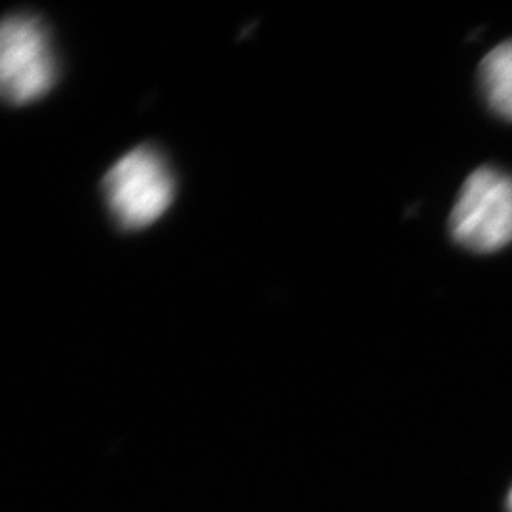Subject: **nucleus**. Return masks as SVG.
I'll use <instances>...</instances> for the list:
<instances>
[{
	"instance_id": "1",
	"label": "nucleus",
	"mask_w": 512,
	"mask_h": 512,
	"mask_svg": "<svg viewBox=\"0 0 512 512\" xmlns=\"http://www.w3.org/2000/svg\"><path fill=\"white\" fill-rule=\"evenodd\" d=\"M110 215L126 230L154 224L175 198V181L164 156L152 147L129 150L103 179Z\"/></svg>"
},
{
	"instance_id": "2",
	"label": "nucleus",
	"mask_w": 512,
	"mask_h": 512,
	"mask_svg": "<svg viewBox=\"0 0 512 512\" xmlns=\"http://www.w3.org/2000/svg\"><path fill=\"white\" fill-rule=\"evenodd\" d=\"M450 232L475 253H495L512 241V177L480 167L463 184L452 209Z\"/></svg>"
},
{
	"instance_id": "3",
	"label": "nucleus",
	"mask_w": 512,
	"mask_h": 512,
	"mask_svg": "<svg viewBox=\"0 0 512 512\" xmlns=\"http://www.w3.org/2000/svg\"><path fill=\"white\" fill-rule=\"evenodd\" d=\"M57 78L52 44L40 19L12 14L0 33V84L6 101L21 107L52 90Z\"/></svg>"
},
{
	"instance_id": "4",
	"label": "nucleus",
	"mask_w": 512,
	"mask_h": 512,
	"mask_svg": "<svg viewBox=\"0 0 512 512\" xmlns=\"http://www.w3.org/2000/svg\"><path fill=\"white\" fill-rule=\"evenodd\" d=\"M480 84L490 109L512 122V40L495 46L482 59Z\"/></svg>"
},
{
	"instance_id": "5",
	"label": "nucleus",
	"mask_w": 512,
	"mask_h": 512,
	"mask_svg": "<svg viewBox=\"0 0 512 512\" xmlns=\"http://www.w3.org/2000/svg\"><path fill=\"white\" fill-rule=\"evenodd\" d=\"M509 509H511V511H512V490H511V494H509Z\"/></svg>"
}]
</instances>
